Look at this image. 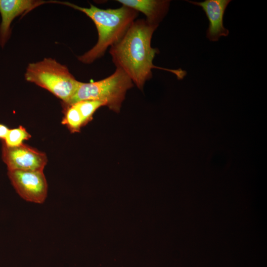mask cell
Returning a JSON list of instances; mask_svg holds the SVG:
<instances>
[{
  "label": "cell",
  "instance_id": "6",
  "mask_svg": "<svg viewBox=\"0 0 267 267\" xmlns=\"http://www.w3.org/2000/svg\"><path fill=\"white\" fill-rule=\"evenodd\" d=\"M2 159L8 171H43L47 162L45 153L24 143L8 147L3 143Z\"/></svg>",
  "mask_w": 267,
  "mask_h": 267
},
{
  "label": "cell",
  "instance_id": "5",
  "mask_svg": "<svg viewBox=\"0 0 267 267\" xmlns=\"http://www.w3.org/2000/svg\"><path fill=\"white\" fill-rule=\"evenodd\" d=\"M8 178L17 193L25 200L43 203L47 194V183L43 171H8Z\"/></svg>",
  "mask_w": 267,
  "mask_h": 267
},
{
  "label": "cell",
  "instance_id": "11",
  "mask_svg": "<svg viewBox=\"0 0 267 267\" xmlns=\"http://www.w3.org/2000/svg\"><path fill=\"white\" fill-rule=\"evenodd\" d=\"M73 104L81 112L85 125L92 120L93 114L99 108L106 106L104 102L94 100H82Z\"/></svg>",
  "mask_w": 267,
  "mask_h": 267
},
{
  "label": "cell",
  "instance_id": "2",
  "mask_svg": "<svg viewBox=\"0 0 267 267\" xmlns=\"http://www.w3.org/2000/svg\"><path fill=\"white\" fill-rule=\"evenodd\" d=\"M81 11L94 22L98 32L95 45L78 57L81 62L89 64L101 57L108 47L117 43L124 36L139 12L122 5L116 9H100L90 4L89 8L82 7L69 2H56Z\"/></svg>",
  "mask_w": 267,
  "mask_h": 267
},
{
  "label": "cell",
  "instance_id": "13",
  "mask_svg": "<svg viewBox=\"0 0 267 267\" xmlns=\"http://www.w3.org/2000/svg\"><path fill=\"white\" fill-rule=\"evenodd\" d=\"M9 130L7 127L0 124V138L3 140L6 137Z\"/></svg>",
  "mask_w": 267,
  "mask_h": 267
},
{
  "label": "cell",
  "instance_id": "7",
  "mask_svg": "<svg viewBox=\"0 0 267 267\" xmlns=\"http://www.w3.org/2000/svg\"><path fill=\"white\" fill-rule=\"evenodd\" d=\"M202 7L208 19L209 24L206 32L207 38L212 42H217L222 36H227L229 31L223 24L225 9L230 0H205L196 2L187 0Z\"/></svg>",
  "mask_w": 267,
  "mask_h": 267
},
{
  "label": "cell",
  "instance_id": "3",
  "mask_svg": "<svg viewBox=\"0 0 267 267\" xmlns=\"http://www.w3.org/2000/svg\"><path fill=\"white\" fill-rule=\"evenodd\" d=\"M25 79L48 90L66 104L76 92L80 82L68 68L51 58L29 64Z\"/></svg>",
  "mask_w": 267,
  "mask_h": 267
},
{
  "label": "cell",
  "instance_id": "1",
  "mask_svg": "<svg viewBox=\"0 0 267 267\" xmlns=\"http://www.w3.org/2000/svg\"><path fill=\"white\" fill-rule=\"evenodd\" d=\"M158 26L146 19L136 20L123 38L110 48L109 53L116 68L124 71L140 89L152 78L153 68L171 72L179 80L186 75V72L180 68L169 69L153 64V59L159 51L152 47L151 43Z\"/></svg>",
  "mask_w": 267,
  "mask_h": 267
},
{
  "label": "cell",
  "instance_id": "8",
  "mask_svg": "<svg viewBox=\"0 0 267 267\" xmlns=\"http://www.w3.org/2000/svg\"><path fill=\"white\" fill-rule=\"evenodd\" d=\"M45 1L33 0H0V44L3 46L10 35V24L17 16L27 13Z\"/></svg>",
  "mask_w": 267,
  "mask_h": 267
},
{
  "label": "cell",
  "instance_id": "12",
  "mask_svg": "<svg viewBox=\"0 0 267 267\" xmlns=\"http://www.w3.org/2000/svg\"><path fill=\"white\" fill-rule=\"evenodd\" d=\"M31 136L23 127L20 126L17 128L9 129L3 143L8 147L18 146L23 143L24 140L29 139Z\"/></svg>",
  "mask_w": 267,
  "mask_h": 267
},
{
  "label": "cell",
  "instance_id": "9",
  "mask_svg": "<svg viewBox=\"0 0 267 267\" xmlns=\"http://www.w3.org/2000/svg\"><path fill=\"white\" fill-rule=\"evenodd\" d=\"M122 5L143 13L149 23L159 25L167 14L170 1L167 0H118Z\"/></svg>",
  "mask_w": 267,
  "mask_h": 267
},
{
  "label": "cell",
  "instance_id": "4",
  "mask_svg": "<svg viewBox=\"0 0 267 267\" xmlns=\"http://www.w3.org/2000/svg\"><path fill=\"white\" fill-rule=\"evenodd\" d=\"M133 86L126 73L116 68L112 75L101 80L88 83L80 82L74 94L65 105L86 100H99L104 102L109 109L119 113L127 91Z\"/></svg>",
  "mask_w": 267,
  "mask_h": 267
},
{
  "label": "cell",
  "instance_id": "10",
  "mask_svg": "<svg viewBox=\"0 0 267 267\" xmlns=\"http://www.w3.org/2000/svg\"><path fill=\"white\" fill-rule=\"evenodd\" d=\"M66 106L62 123L65 125L71 132H79L81 128L85 126L81 112L74 104Z\"/></svg>",
  "mask_w": 267,
  "mask_h": 267
}]
</instances>
